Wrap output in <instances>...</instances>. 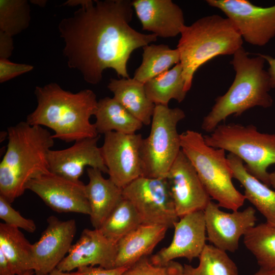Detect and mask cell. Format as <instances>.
<instances>
[{
    "label": "cell",
    "mask_w": 275,
    "mask_h": 275,
    "mask_svg": "<svg viewBox=\"0 0 275 275\" xmlns=\"http://www.w3.org/2000/svg\"><path fill=\"white\" fill-rule=\"evenodd\" d=\"M131 2L78 0L64 4L80 5L72 16L61 20L58 29L68 67L79 71L87 82L99 83L107 68L129 78L127 64L131 53L157 40L156 35L141 33L129 25Z\"/></svg>",
    "instance_id": "6da1fadb"
},
{
    "label": "cell",
    "mask_w": 275,
    "mask_h": 275,
    "mask_svg": "<svg viewBox=\"0 0 275 275\" xmlns=\"http://www.w3.org/2000/svg\"><path fill=\"white\" fill-rule=\"evenodd\" d=\"M34 94L37 105L26 117L25 121L30 125L47 127L54 131V139L66 142L98 136L90 120L98 104L92 90L73 93L51 82L36 87Z\"/></svg>",
    "instance_id": "7a4b0ae2"
},
{
    "label": "cell",
    "mask_w": 275,
    "mask_h": 275,
    "mask_svg": "<svg viewBox=\"0 0 275 275\" xmlns=\"http://www.w3.org/2000/svg\"><path fill=\"white\" fill-rule=\"evenodd\" d=\"M8 143L0 163V195L12 203L32 179L50 173L48 153L54 144L50 132L20 122L8 128Z\"/></svg>",
    "instance_id": "3957f363"
},
{
    "label": "cell",
    "mask_w": 275,
    "mask_h": 275,
    "mask_svg": "<svg viewBox=\"0 0 275 275\" xmlns=\"http://www.w3.org/2000/svg\"><path fill=\"white\" fill-rule=\"evenodd\" d=\"M233 56L230 63L235 72L234 80L227 92L215 99L202 121V129L209 133L231 115L238 116L254 107L266 108L273 104L269 93L272 89L270 77L264 69V59L260 53L250 57L243 47Z\"/></svg>",
    "instance_id": "277c9868"
},
{
    "label": "cell",
    "mask_w": 275,
    "mask_h": 275,
    "mask_svg": "<svg viewBox=\"0 0 275 275\" xmlns=\"http://www.w3.org/2000/svg\"><path fill=\"white\" fill-rule=\"evenodd\" d=\"M180 35L177 48L187 92L200 66L216 56L233 55L242 47L243 39L235 25L227 17L216 14L185 25Z\"/></svg>",
    "instance_id": "5b68a950"
},
{
    "label": "cell",
    "mask_w": 275,
    "mask_h": 275,
    "mask_svg": "<svg viewBox=\"0 0 275 275\" xmlns=\"http://www.w3.org/2000/svg\"><path fill=\"white\" fill-rule=\"evenodd\" d=\"M181 150L190 160L210 197L219 207L237 211L245 197L234 186L225 150L207 145L204 136L187 130L180 134Z\"/></svg>",
    "instance_id": "8992f818"
},
{
    "label": "cell",
    "mask_w": 275,
    "mask_h": 275,
    "mask_svg": "<svg viewBox=\"0 0 275 275\" xmlns=\"http://www.w3.org/2000/svg\"><path fill=\"white\" fill-rule=\"evenodd\" d=\"M204 138L207 145L240 158L251 175L270 186L267 170L275 163V134L259 132L252 124L229 123L218 125Z\"/></svg>",
    "instance_id": "52a82bcc"
},
{
    "label": "cell",
    "mask_w": 275,
    "mask_h": 275,
    "mask_svg": "<svg viewBox=\"0 0 275 275\" xmlns=\"http://www.w3.org/2000/svg\"><path fill=\"white\" fill-rule=\"evenodd\" d=\"M185 117L180 108L155 105L150 133L143 138L141 148L142 176L166 178L181 150L177 128Z\"/></svg>",
    "instance_id": "ba28073f"
},
{
    "label": "cell",
    "mask_w": 275,
    "mask_h": 275,
    "mask_svg": "<svg viewBox=\"0 0 275 275\" xmlns=\"http://www.w3.org/2000/svg\"><path fill=\"white\" fill-rule=\"evenodd\" d=\"M142 224L174 227L179 219L166 178L141 176L122 188Z\"/></svg>",
    "instance_id": "9c48e42d"
},
{
    "label": "cell",
    "mask_w": 275,
    "mask_h": 275,
    "mask_svg": "<svg viewBox=\"0 0 275 275\" xmlns=\"http://www.w3.org/2000/svg\"><path fill=\"white\" fill-rule=\"evenodd\" d=\"M206 2L209 6L225 13L248 43L263 46L274 37L275 5L263 7L255 5L248 0Z\"/></svg>",
    "instance_id": "30bf717a"
},
{
    "label": "cell",
    "mask_w": 275,
    "mask_h": 275,
    "mask_svg": "<svg viewBox=\"0 0 275 275\" xmlns=\"http://www.w3.org/2000/svg\"><path fill=\"white\" fill-rule=\"evenodd\" d=\"M100 147L109 178L123 188L142 176L141 148L142 134L110 132L104 134Z\"/></svg>",
    "instance_id": "8fae6325"
},
{
    "label": "cell",
    "mask_w": 275,
    "mask_h": 275,
    "mask_svg": "<svg viewBox=\"0 0 275 275\" xmlns=\"http://www.w3.org/2000/svg\"><path fill=\"white\" fill-rule=\"evenodd\" d=\"M166 178L179 218L204 210L211 201L196 169L181 150Z\"/></svg>",
    "instance_id": "7c38bea8"
},
{
    "label": "cell",
    "mask_w": 275,
    "mask_h": 275,
    "mask_svg": "<svg viewBox=\"0 0 275 275\" xmlns=\"http://www.w3.org/2000/svg\"><path fill=\"white\" fill-rule=\"evenodd\" d=\"M85 184L48 173L32 179L26 185L53 211L75 212L90 215L89 202L85 192Z\"/></svg>",
    "instance_id": "4fadbf2b"
},
{
    "label": "cell",
    "mask_w": 275,
    "mask_h": 275,
    "mask_svg": "<svg viewBox=\"0 0 275 275\" xmlns=\"http://www.w3.org/2000/svg\"><path fill=\"white\" fill-rule=\"evenodd\" d=\"M219 207L210 201L204 210L207 239L222 251L234 252L240 237L255 226V210L248 207L241 211L227 213Z\"/></svg>",
    "instance_id": "5bb4252c"
},
{
    "label": "cell",
    "mask_w": 275,
    "mask_h": 275,
    "mask_svg": "<svg viewBox=\"0 0 275 275\" xmlns=\"http://www.w3.org/2000/svg\"><path fill=\"white\" fill-rule=\"evenodd\" d=\"M47 222V226L40 239L33 244L32 268L35 275H47L57 268L68 253L76 232L74 219L62 221L50 216Z\"/></svg>",
    "instance_id": "9a60e30c"
},
{
    "label": "cell",
    "mask_w": 275,
    "mask_h": 275,
    "mask_svg": "<svg viewBox=\"0 0 275 275\" xmlns=\"http://www.w3.org/2000/svg\"><path fill=\"white\" fill-rule=\"evenodd\" d=\"M174 227V234L170 244L150 257L153 264L163 265L178 258L191 261L199 258L203 251L207 239L204 210L180 217Z\"/></svg>",
    "instance_id": "2e32d148"
},
{
    "label": "cell",
    "mask_w": 275,
    "mask_h": 275,
    "mask_svg": "<svg viewBox=\"0 0 275 275\" xmlns=\"http://www.w3.org/2000/svg\"><path fill=\"white\" fill-rule=\"evenodd\" d=\"M99 137L76 141L71 147L62 150H50L47 160L50 173L72 180L78 181L86 167L108 173L98 146Z\"/></svg>",
    "instance_id": "e0dca14e"
},
{
    "label": "cell",
    "mask_w": 275,
    "mask_h": 275,
    "mask_svg": "<svg viewBox=\"0 0 275 275\" xmlns=\"http://www.w3.org/2000/svg\"><path fill=\"white\" fill-rule=\"evenodd\" d=\"M116 255V243L107 238L98 229H85L57 268L64 272L96 265L113 268H115Z\"/></svg>",
    "instance_id": "ac0fdd59"
},
{
    "label": "cell",
    "mask_w": 275,
    "mask_h": 275,
    "mask_svg": "<svg viewBox=\"0 0 275 275\" xmlns=\"http://www.w3.org/2000/svg\"><path fill=\"white\" fill-rule=\"evenodd\" d=\"M131 3L143 30L162 38L180 34L185 25L183 12L172 1L134 0Z\"/></svg>",
    "instance_id": "d6986e66"
},
{
    "label": "cell",
    "mask_w": 275,
    "mask_h": 275,
    "mask_svg": "<svg viewBox=\"0 0 275 275\" xmlns=\"http://www.w3.org/2000/svg\"><path fill=\"white\" fill-rule=\"evenodd\" d=\"M87 172L89 181L85 192L91 210L90 221L94 228L98 229L123 199L122 188L109 178H104L98 169L89 167Z\"/></svg>",
    "instance_id": "ffe728a7"
},
{
    "label": "cell",
    "mask_w": 275,
    "mask_h": 275,
    "mask_svg": "<svg viewBox=\"0 0 275 275\" xmlns=\"http://www.w3.org/2000/svg\"><path fill=\"white\" fill-rule=\"evenodd\" d=\"M168 229L162 225H139L117 242L115 267H128L150 255L164 237Z\"/></svg>",
    "instance_id": "44dd1931"
},
{
    "label": "cell",
    "mask_w": 275,
    "mask_h": 275,
    "mask_svg": "<svg viewBox=\"0 0 275 275\" xmlns=\"http://www.w3.org/2000/svg\"><path fill=\"white\" fill-rule=\"evenodd\" d=\"M227 157L233 178L244 188L245 199L265 217L268 224L275 227V191L251 175L240 158L230 153Z\"/></svg>",
    "instance_id": "7402d4cb"
},
{
    "label": "cell",
    "mask_w": 275,
    "mask_h": 275,
    "mask_svg": "<svg viewBox=\"0 0 275 275\" xmlns=\"http://www.w3.org/2000/svg\"><path fill=\"white\" fill-rule=\"evenodd\" d=\"M107 88L113 98L143 125L151 124L155 105L147 97L144 84L134 78H111Z\"/></svg>",
    "instance_id": "603a6c76"
},
{
    "label": "cell",
    "mask_w": 275,
    "mask_h": 275,
    "mask_svg": "<svg viewBox=\"0 0 275 275\" xmlns=\"http://www.w3.org/2000/svg\"><path fill=\"white\" fill-rule=\"evenodd\" d=\"M94 116V124L98 134L113 131L133 134L143 125L113 97L99 100Z\"/></svg>",
    "instance_id": "cb8c5ba5"
},
{
    "label": "cell",
    "mask_w": 275,
    "mask_h": 275,
    "mask_svg": "<svg viewBox=\"0 0 275 275\" xmlns=\"http://www.w3.org/2000/svg\"><path fill=\"white\" fill-rule=\"evenodd\" d=\"M0 251L16 275H22L32 268L33 244L19 228L0 224Z\"/></svg>",
    "instance_id": "d4e9b609"
},
{
    "label": "cell",
    "mask_w": 275,
    "mask_h": 275,
    "mask_svg": "<svg viewBox=\"0 0 275 275\" xmlns=\"http://www.w3.org/2000/svg\"><path fill=\"white\" fill-rule=\"evenodd\" d=\"M144 87L147 97L155 105H168L172 99L183 101L187 92L181 64L149 80Z\"/></svg>",
    "instance_id": "484cf974"
},
{
    "label": "cell",
    "mask_w": 275,
    "mask_h": 275,
    "mask_svg": "<svg viewBox=\"0 0 275 275\" xmlns=\"http://www.w3.org/2000/svg\"><path fill=\"white\" fill-rule=\"evenodd\" d=\"M143 48L142 62L133 78L144 84L180 63L177 48L173 49L167 45L153 44Z\"/></svg>",
    "instance_id": "4316f807"
},
{
    "label": "cell",
    "mask_w": 275,
    "mask_h": 275,
    "mask_svg": "<svg viewBox=\"0 0 275 275\" xmlns=\"http://www.w3.org/2000/svg\"><path fill=\"white\" fill-rule=\"evenodd\" d=\"M243 242L260 267H275V227L267 223L254 226L244 235Z\"/></svg>",
    "instance_id": "83f0119b"
},
{
    "label": "cell",
    "mask_w": 275,
    "mask_h": 275,
    "mask_svg": "<svg viewBox=\"0 0 275 275\" xmlns=\"http://www.w3.org/2000/svg\"><path fill=\"white\" fill-rule=\"evenodd\" d=\"M141 224L132 204L123 198L98 230L107 238L117 243Z\"/></svg>",
    "instance_id": "f1b7e54d"
},
{
    "label": "cell",
    "mask_w": 275,
    "mask_h": 275,
    "mask_svg": "<svg viewBox=\"0 0 275 275\" xmlns=\"http://www.w3.org/2000/svg\"><path fill=\"white\" fill-rule=\"evenodd\" d=\"M199 259L196 267L184 265L186 275H238L236 265L226 252L213 245L206 244Z\"/></svg>",
    "instance_id": "f546056e"
},
{
    "label": "cell",
    "mask_w": 275,
    "mask_h": 275,
    "mask_svg": "<svg viewBox=\"0 0 275 275\" xmlns=\"http://www.w3.org/2000/svg\"><path fill=\"white\" fill-rule=\"evenodd\" d=\"M31 8L26 0H0V31L13 37L28 28Z\"/></svg>",
    "instance_id": "4dcf8cb0"
},
{
    "label": "cell",
    "mask_w": 275,
    "mask_h": 275,
    "mask_svg": "<svg viewBox=\"0 0 275 275\" xmlns=\"http://www.w3.org/2000/svg\"><path fill=\"white\" fill-rule=\"evenodd\" d=\"M122 275H186L184 265L171 261L163 265H154L144 256L128 267Z\"/></svg>",
    "instance_id": "1f68e13d"
},
{
    "label": "cell",
    "mask_w": 275,
    "mask_h": 275,
    "mask_svg": "<svg viewBox=\"0 0 275 275\" xmlns=\"http://www.w3.org/2000/svg\"><path fill=\"white\" fill-rule=\"evenodd\" d=\"M0 218L6 224L22 229L29 233H34L36 230V225L33 220L23 217L18 211L11 206V203L1 195H0Z\"/></svg>",
    "instance_id": "d6a6232c"
},
{
    "label": "cell",
    "mask_w": 275,
    "mask_h": 275,
    "mask_svg": "<svg viewBox=\"0 0 275 275\" xmlns=\"http://www.w3.org/2000/svg\"><path fill=\"white\" fill-rule=\"evenodd\" d=\"M34 66L26 64L15 63L8 59H0V82L3 83L23 73L29 72Z\"/></svg>",
    "instance_id": "836d02e7"
},
{
    "label": "cell",
    "mask_w": 275,
    "mask_h": 275,
    "mask_svg": "<svg viewBox=\"0 0 275 275\" xmlns=\"http://www.w3.org/2000/svg\"><path fill=\"white\" fill-rule=\"evenodd\" d=\"M128 267H115L104 268L100 266H92L79 267L75 272H70L71 275H122Z\"/></svg>",
    "instance_id": "e575fe53"
},
{
    "label": "cell",
    "mask_w": 275,
    "mask_h": 275,
    "mask_svg": "<svg viewBox=\"0 0 275 275\" xmlns=\"http://www.w3.org/2000/svg\"><path fill=\"white\" fill-rule=\"evenodd\" d=\"M13 49L12 37L0 31V59H8Z\"/></svg>",
    "instance_id": "d590c367"
},
{
    "label": "cell",
    "mask_w": 275,
    "mask_h": 275,
    "mask_svg": "<svg viewBox=\"0 0 275 275\" xmlns=\"http://www.w3.org/2000/svg\"><path fill=\"white\" fill-rule=\"evenodd\" d=\"M265 62H266L269 67L267 72L269 74L272 88H275V58H273L269 55L260 54Z\"/></svg>",
    "instance_id": "8d00e7d4"
},
{
    "label": "cell",
    "mask_w": 275,
    "mask_h": 275,
    "mask_svg": "<svg viewBox=\"0 0 275 275\" xmlns=\"http://www.w3.org/2000/svg\"><path fill=\"white\" fill-rule=\"evenodd\" d=\"M0 275H16L6 257L0 251Z\"/></svg>",
    "instance_id": "74e56055"
},
{
    "label": "cell",
    "mask_w": 275,
    "mask_h": 275,
    "mask_svg": "<svg viewBox=\"0 0 275 275\" xmlns=\"http://www.w3.org/2000/svg\"><path fill=\"white\" fill-rule=\"evenodd\" d=\"M253 275H275V267L269 268L260 267L259 270Z\"/></svg>",
    "instance_id": "f35d334b"
},
{
    "label": "cell",
    "mask_w": 275,
    "mask_h": 275,
    "mask_svg": "<svg viewBox=\"0 0 275 275\" xmlns=\"http://www.w3.org/2000/svg\"><path fill=\"white\" fill-rule=\"evenodd\" d=\"M47 275H71L70 272L61 271L57 268Z\"/></svg>",
    "instance_id": "ab89813d"
},
{
    "label": "cell",
    "mask_w": 275,
    "mask_h": 275,
    "mask_svg": "<svg viewBox=\"0 0 275 275\" xmlns=\"http://www.w3.org/2000/svg\"><path fill=\"white\" fill-rule=\"evenodd\" d=\"M269 179L270 185L275 188V171L269 173Z\"/></svg>",
    "instance_id": "60d3db41"
},
{
    "label": "cell",
    "mask_w": 275,
    "mask_h": 275,
    "mask_svg": "<svg viewBox=\"0 0 275 275\" xmlns=\"http://www.w3.org/2000/svg\"><path fill=\"white\" fill-rule=\"evenodd\" d=\"M22 275H35V272L34 270H29L24 272Z\"/></svg>",
    "instance_id": "b9f144b4"
}]
</instances>
